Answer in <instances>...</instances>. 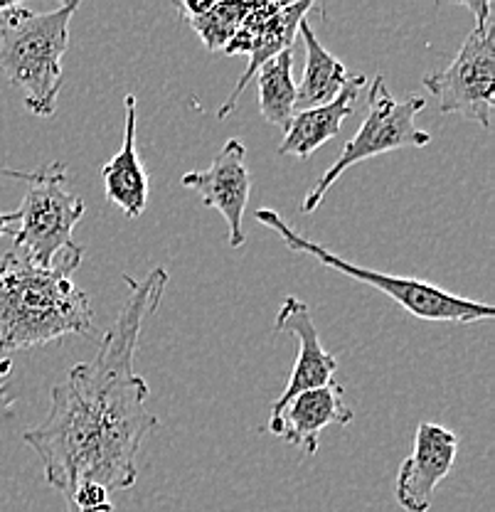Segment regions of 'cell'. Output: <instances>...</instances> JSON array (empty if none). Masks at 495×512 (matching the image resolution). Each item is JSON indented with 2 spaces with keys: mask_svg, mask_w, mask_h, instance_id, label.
Instances as JSON below:
<instances>
[{
  "mask_svg": "<svg viewBox=\"0 0 495 512\" xmlns=\"http://www.w3.org/2000/svg\"><path fill=\"white\" fill-rule=\"evenodd\" d=\"M298 35L306 45V69H303L301 84L296 87V111H308L330 104L343 92L350 74L345 64L321 45L308 20H301Z\"/></svg>",
  "mask_w": 495,
  "mask_h": 512,
  "instance_id": "obj_15",
  "label": "cell"
},
{
  "mask_svg": "<svg viewBox=\"0 0 495 512\" xmlns=\"http://www.w3.org/2000/svg\"><path fill=\"white\" fill-rule=\"evenodd\" d=\"M459 453V436L451 429L422 421L412 453L399 466L395 498L407 512H429L439 483L451 473Z\"/></svg>",
  "mask_w": 495,
  "mask_h": 512,
  "instance_id": "obj_10",
  "label": "cell"
},
{
  "mask_svg": "<svg viewBox=\"0 0 495 512\" xmlns=\"http://www.w3.org/2000/svg\"><path fill=\"white\" fill-rule=\"evenodd\" d=\"M254 3H178L183 18L193 25L210 52L225 50Z\"/></svg>",
  "mask_w": 495,
  "mask_h": 512,
  "instance_id": "obj_17",
  "label": "cell"
},
{
  "mask_svg": "<svg viewBox=\"0 0 495 512\" xmlns=\"http://www.w3.org/2000/svg\"><path fill=\"white\" fill-rule=\"evenodd\" d=\"M0 178L8 180H20V183H33L35 180V170H10V168H0Z\"/></svg>",
  "mask_w": 495,
  "mask_h": 512,
  "instance_id": "obj_19",
  "label": "cell"
},
{
  "mask_svg": "<svg viewBox=\"0 0 495 512\" xmlns=\"http://www.w3.org/2000/svg\"><path fill=\"white\" fill-rule=\"evenodd\" d=\"M79 0L47 13L13 3L0 15V77L25 94L30 114H55L62 89V57Z\"/></svg>",
  "mask_w": 495,
  "mask_h": 512,
  "instance_id": "obj_3",
  "label": "cell"
},
{
  "mask_svg": "<svg viewBox=\"0 0 495 512\" xmlns=\"http://www.w3.org/2000/svg\"><path fill=\"white\" fill-rule=\"evenodd\" d=\"M124 281L129 298L101 338L99 352L52 387L47 419L23 434L40 456L45 483L65 500L79 485H97L109 495L129 490L138 478L143 439L161 424L146 409L148 384L133 370V357L143 323L156 313L168 286V271L158 266L141 281Z\"/></svg>",
  "mask_w": 495,
  "mask_h": 512,
  "instance_id": "obj_1",
  "label": "cell"
},
{
  "mask_svg": "<svg viewBox=\"0 0 495 512\" xmlns=\"http://www.w3.org/2000/svg\"><path fill=\"white\" fill-rule=\"evenodd\" d=\"M65 335L97 338L92 301L69 276L37 269L23 256L0 259V352L37 348Z\"/></svg>",
  "mask_w": 495,
  "mask_h": 512,
  "instance_id": "obj_2",
  "label": "cell"
},
{
  "mask_svg": "<svg viewBox=\"0 0 495 512\" xmlns=\"http://www.w3.org/2000/svg\"><path fill=\"white\" fill-rule=\"evenodd\" d=\"M353 421V409L345 404L340 384L308 389L296 394L269 414V431L286 444L303 448L308 456L318 453V439L328 426H348Z\"/></svg>",
  "mask_w": 495,
  "mask_h": 512,
  "instance_id": "obj_11",
  "label": "cell"
},
{
  "mask_svg": "<svg viewBox=\"0 0 495 512\" xmlns=\"http://www.w3.org/2000/svg\"><path fill=\"white\" fill-rule=\"evenodd\" d=\"M82 197L69 190V170L55 160L35 170L23 205L15 210L18 227L13 232L15 254L37 266L72 276L84 259V249L72 239L74 227L82 220Z\"/></svg>",
  "mask_w": 495,
  "mask_h": 512,
  "instance_id": "obj_4",
  "label": "cell"
},
{
  "mask_svg": "<svg viewBox=\"0 0 495 512\" xmlns=\"http://www.w3.org/2000/svg\"><path fill=\"white\" fill-rule=\"evenodd\" d=\"M15 227H18V215L15 212H0V239L13 237Z\"/></svg>",
  "mask_w": 495,
  "mask_h": 512,
  "instance_id": "obj_18",
  "label": "cell"
},
{
  "mask_svg": "<svg viewBox=\"0 0 495 512\" xmlns=\"http://www.w3.org/2000/svg\"><path fill=\"white\" fill-rule=\"evenodd\" d=\"M124 143L119 153L101 165L106 200L119 207L126 217L136 220L146 212L148 205V173L136 151V96L124 99Z\"/></svg>",
  "mask_w": 495,
  "mask_h": 512,
  "instance_id": "obj_13",
  "label": "cell"
},
{
  "mask_svg": "<svg viewBox=\"0 0 495 512\" xmlns=\"http://www.w3.org/2000/svg\"><path fill=\"white\" fill-rule=\"evenodd\" d=\"M10 370H13V360H10V357H3V360H0V384L8 380Z\"/></svg>",
  "mask_w": 495,
  "mask_h": 512,
  "instance_id": "obj_20",
  "label": "cell"
},
{
  "mask_svg": "<svg viewBox=\"0 0 495 512\" xmlns=\"http://www.w3.org/2000/svg\"><path fill=\"white\" fill-rule=\"evenodd\" d=\"M10 5H13V3H0V15H3V13H5V10H8V8H10Z\"/></svg>",
  "mask_w": 495,
  "mask_h": 512,
  "instance_id": "obj_21",
  "label": "cell"
},
{
  "mask_svg": "<svg viewBox=\"0 0 495 512\" xmlns=\"http://www.w3.org/2000/svg\"><path fill=\"white\" fill-rule=\"evenodd\" d=\"M257 222L274 229L281 237V242L294 254L311 256L318 264L328 266V269L338 271V274L348 276V279L377 288L385 296H390L397 306H402L404 311L422 320H434V323H476V320H491L495 316L493 306H488V303L468 301V298L456 296V293L444 291V288L434 284H427V281L382 274V271H372L350 264L348 259L330 252L323 244H316L308 237H303V234H298L274 210H266V207L264 210H257Z\"/></svg>",
  "mask_w": 495,
  "mask_h": 512,
  "instance_id": "obj_5",
  "label": "cell"
},
{
  "mask_svg": "<svg viewBox=\"0 0 495 512\" xmlns=\"http://www.w3.org/2000/svg\"><path fill=\"white\" fill-rule=\"evenodd\" d=\"M427 101L422 96H407L395 99V94L387 87L385 77L377 74L367 92V116L360 131L345 143L338 160L318 178V183L303 197L301 212L311 215L321 207L326 192L333 188L335 180L353 165L363 163L367 158L382 156V153L402 151V148H422L431 141L424 128L417 126V114L424 111Z\"/></svg>",
  "mask_w": 495,
  "mask_h": 512,
  "instance_id": "obj_6",
  "label": "cell"
},
{
  "mask_svg": "<svg viewBox=\"0 0 495 512\" xmlns=\"http://www.w3.org/2000/svg\"><path fill=\"white\" fill-rule=\"evenodd\" d=\"M276 333L294 335L298 343L294 370H291L289 384H286L284 394L271 404V409L281 407L289 399H294L296 394L308 392V389L326 387L333 384L335 372H338V360H335L330 352L323 348L321 335H318L316 323H313L311 308L296 296H286L281 303L279 313L274 320Z\"/></svg>",
  "mask_w": 495,
  "mask_h": 512,
  "instance_id": "obj_12",
  "label": "cell"
},
{
  "mask_svg": "<svg viewBox=\"0 0 495 512\" xmlns=\"http://www.w3.org/2000/svg\"><path fill=\"white\" fill-rule=\"evenodd\" d=\"M183 188L195 190L207 207H215L230 229V247H244V210H247L252 175L247 168V146L239 138H230L207 170L183 175Z\"/></svg>",
  "mask_w": 495,
  "mask_h": 512,
  "instance_id": "obj_9",
  "label": "cell"
},
{
  "mask_svg": "<svg viewBox=\"0 0 495 512\" xmlns=\"http://www.w3.org/2000/svg\"><path fill=\"white\" fill-rule=\"evenodd\" d=\"M313 8H316L313 3H254V8L249 10L239 30L234 32V37L222 50L225 55H249V64L237 87L225 99V104L217 109L220 119H227L237 109L239 96L244 94V89L249 87V82L257 77V72L266 62L279 57L281 52L291 50L298 25H301V20H306V15Z\"/></svg>",
  "mask_w": 495,
  "mask_h": 512,
  "instance_id": "obj_8",
  "label": "cell"
},
{
  "mask_svg": "<svg viewBox=\"0 0 495 512\" xmlns=\"http://www.w3.org/2000/svg\"><path fill=\"white\" fill-rule=\"evenodd\" d=\"M365 87V74L350 77L343 92L326 106L308 111H296L289 128L284 131V141L279 146V156H294L298 160L311 158L330 138H335L343 128V121L353 116L355 99Z\"/></svg>",
  "mask_w": 495,
  "mask_h": 512,
  "instance_id": "obj_14",
  "label": "cell"
},
{
  "mask_svg": "<svg viewBox=\"0 0 495 512\" xmlns=\"http://www.w3.org/2000/svg\"><path fill=\"white\" fill-rule=\"evenodd\" d=\"M254 79L259 87V111H262L264 121L286 131L296 114V79L291 50L266 62Z\"/></svg>",
  "mask_w": 495,
  "mask_h": 512,
  "instance_id": "obj_16",
  "label": "cell"
},
{
  "mask_svg": "<svg viewBox=\"0 0 495 512\" xmlns=\"http://www.w3.org/2000/svg\"><path fill=\"white\" fill-rule=\"evenodd\" d=\"M424 87L439 101L444 116H461L488 128L495 94V23L473 25L459 55L444 72L424 77Z\"/></svg>",
  "mask_w": 495,
  "mask_h": 512,
  "instance_id": "obj_7",
  "label": "cell"
}]
</instances>
